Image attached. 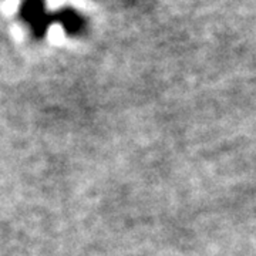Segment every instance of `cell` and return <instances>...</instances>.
<instances>
[{
  "mask_svg": "<svg viewBox=\"0 0 256 256\" xmlns=\"http://www.w3.org/2000/svg\"><path fill=\"white\" fill-rule=\"evenodd\" d=\"M20 16L37 37L44 36L54 22V13H48L46 9V0H22Z\"/></svg>",
  "mask_w": 256,
  "mask_h": 256,
  "instance_id": "6da1fadb",
  "label": "cell"
},
{
  "mask_svg": "<svg viewBox=\"0 0 256 256\" xmlns=\"http://www.w3.org/2000/svg\"><path fill=\"white\" fill-rule=\"evenodd\" d=\"M54 22L62 24L68 34H82L86 30V18L78 12L70 8H64L54 13Z\"/></svg>",
  "mask_w": 256,
  "mask_h": 256,
  "instance_id": "7a4b0ae2",
  "label": "cell"
}]
</instances>
